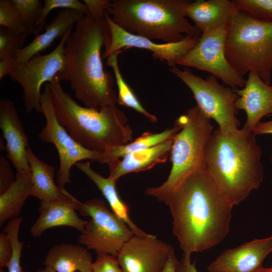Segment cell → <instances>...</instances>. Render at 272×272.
Returning a JSON list of instances; mask_svg holds the SVG:
<instances>
[{"label": "cell", "mask_w": 272, "mask_h": 272, "mask_svg": "<svg viewBox=\"0 0 272 272\" xmlns=\"http://www.w3.org/2000/svg\"><path fill=\"white\" fill-rule=\"evenodd\" d=\"M166 204L172 217L173 234L185 260H190L193 252L220 244L229 232L233 206L207 168L184 179Z\"/></svg>", "instance_id": "obj_1"}, {"label": "cell", "mask_w": 272, "mask_h": 272, "mask_svg": "<svg viewBox=\"0 0 272 272\" xmlns=\"http://www.w3.org/2000/svg\"><path fill=\"white\" fill-rule=\"evenodd\" d=\"M74 29L64 48L65 70L56 76L58 80L69 82L75 96L86 107L98 109L116 105L114 78L104 70L101 54L110 36L105 17L97 19L89 14Z\"/></svg>", "instance_id": "obj_2"}, {"label": "cell", "mask_w": 272, "mask_h": 272, "mask_svg": "<svg viewBox=\"0 0 272 272\" xmlns=\"http://www.w3.org/2000/svg\"><path fill=\"white\" fill-rule=\"evenodd\" d=\"M262 151L252 131L214 130L205 150L207 169L234 206L258 188L264 177Z\"/></svg>", "instance_id": "obj_3"}, {"label": "cell", "mask_w": 272, "mask_h": 272, "mask_svg": "<svg viewBox=\"0 0 272 272\" xmlns=\"http://www.w3.org/2000/svg\"><path fill=\"white\" fill-rule=\"evenodd\" d=\"M47 83L58 121L78 143L102 152L133 141L128 119L116 105L98 109L82 106L64 91L57 77Z\"/></svg>", "instance_id": "obj_4"}, {"label": "cell", "mask_w": 272, "mask_h": 272, "mask_svg": "<svg viewBox=\"0 0 272 272\" xmlns=\"http://www.w3.org/2000/svg\"><path fill=\"white\" fill-rule=\"evenodd\" d=\"M186 0H113L106 13L126 31L165 43L186 35L199 37L201 32L184 15Z\"/></svg>", "instance_id": "obj_5"}, {"label": "cell", "mask_w": 272, "mask_h": 272, "mask_svg": "<svg viewBox=\"0 0 272 272\" xmlns=\"http://www.w3.org/2000/svg\"><path fill=\"white\" fill-rule=\"evenodd\" d=\"M175 123L180 130L173 139L170 152L172 167L166 180L157 187L147 188L145 193L166 203L177 187L187 176L207 168L205 150L214 126L196 105L179 116Z\"/></svg>", "instance_id": "obj_6"}, {"label": "cell", "mask_w": 272, "mask_h": 272, "mask_svg": "<svg viewBox=\"0 0 272 272\" xmlns=\"http://www.w3.org/2000/svg\"><path fill=\"white\" fill-rule=\"evenodd\" d=\"M226 59L241 76L256 73L265 83L272 77V21L256 19L237 10L227 29Z\"/></svg>", "instance_id": "obj_7"}, {"label": "cell", "mask_w": 272, "mask_h": 272, "mask_svg": "<svg viewBox=\"0 0 272 272\" xmlns=\"http://www.w3.org/2000/svg\"><path fill=\"white\" fill-rule=\"evenodd\" d=\"M170 71L191 90L196 106L205 116L215 120L224 131L238 129L240 123L236 115L235 102L239 96L235 89L220 84L218 79L209 74L205 79L188 69L170 67Z\"/></svg>", "instance_id": "obj_8"}, {"label": "cell", "mask_w": 272, "mask_h": 272, "mask_svg": "<svg viewBox=\"0 0 272 272\" xmlns=\"http://www.w3.org/2000/svg\"><path fill=\"white\" fill-rule=\"evenodd\" d=\"M83 216L90 217L78 242L97 254L117 257L124 243L134 234L128 226L111 212L102 199L93 198L77 205Z\"/></svg>", "instance_id": "obj_9"}, {"label": "cell", "mask_w": 272, "mask_h": 272, "mask_svg": "<svg viewBox=\"0 0 272 272\" xmlns=\"http://www.w3.org/2000/svg\"><path fill=\"white\" fill-rule=\"evenodd\" d=\"M40 103L45 125L38 134L43 142L54 145L57 151L59 166L56 174L57 185L64 189L71 182V170L77 163L84 160L98 161L100 152L89 150L76 142L58 121L55 113L51 91L46 83L41 95Z\"/></svg>", "instance_id": "obj_10"}, {"label": "cell", "mask_w": 272, "mask_h": 272, "mask_svg": "<svg viewBox=\"0 0 272 272\" xmlns=\"http://www.w3.org/2000/svg\"><path fill=\"white\" fill-rule=\"evenodd\" d=\"M73 30L69 31L57 46L50 53H38L25 63L16 66L9 75L23 90V100L26 113L35 110L41 113L40 89L65 71L66 60L64 48L66 40Z\"/></svg>", "instance_id": "obj_11"}, {"label": "cell", "mask_w": 272, "mask_h": 272, "mask_svg": "<svg viewBox=\"0 0 272 272\" xmlns=\"http://www.w3.org/2000/svg\"><path fill=\"white\" fill-rule=\"evenodd\" d=\"M228 26L201 33L197 43L178 60L177 65L208 72L233 89L242 88L246 80L231 66L225 56Z\"/></svg>", "instance_id": "obj_12"}, {"label": "cell", "mask_w": 272, "mask_h": 272, "mask_svg": "<svg viewBox=\"0 0 272 272\" xmlns=\"http://www.w3.org/2000/svg\"><path fill=\"white\" fill-rule=\"evenodd\" d=\"M110 36L105 43L102 58H107L122 48L136 47L152 52L154 58L166 61L171 67L188 53L197 43L199 37L186 35L180 41L173 43H157L148 38L129 33L116 25L106 13Z\"/></svg>", "instance_id": "obj_13"}, {"label": "cell", "mask_w": 272, "mask_h": 272, "mask_svg": "<svg viewBox=\"0 0 272 272\" xmlns=\"http://www.w3.org/2000/svg\"><path fill=\"white\" fill-rule=\"evenodd\" d=\"M173 247L156 236H132L116 257L123 272H161Z\"/></svg>", "instance_id": "obj_14"}, {"label": "cell", "mask_w": 272, "mask_h": 272, "mask_svg": "<svg viewBox=\"0 0 272 272\" xmlns=\"http://www.w3.org/2000/svg\"><path fill=\"white\" fill-rule=\"evenodd\" d=\"M272 252V236L255 239L224 251L208 267L209 272H256Z\"/></svg>", "instance_id": "obj_15"}, {"label": "cell", "mask_w": 272, "mask_h": 272, "mask_svg": "<svg viewBox=\"0 0 272 272\" xmlns=\"http://www.w3.org/2000/svg\"><path fill=\"white\" fill-rule=\"evenodd\" d=\"M0 128L6 141L7 156L16 172L31 174L26 156L27 149L29 147L28 138L15 105L9 99L0 100Z\"/></svg>", "instance_id": "obj_16"}, {"label": "cell", "mask_w": 272, "mask_h": 272, "mask_svg": "<svg viewBox=\"0 0 272 272\" xmlns=\"http://www.w3.org/2000/svg\"><path fill=\"white\" fill-rule=\"evenodd\" d=\"M235 91L239 96L236 107L238 110H244L247 115L244 126L253 132L263 117L272 115V85L250 72L244 87Z\"/></svg>", "instance_id": "obj_17"}, {"label": "cell", "mask_w": 272, "mask_h": 272, "mask_svg": "<svg viewBox=\"0 0 272 272\" xmlns=\"http://www.w3.org/2000/svg\"><path fill=\"white\" fill-rule=\"evenodd\" d=\"M236 10L232 1L196 0L185 5L184 13L203 33L228 26Z\"/></svg>", "instance_id": "obj_18"}, {"label": "cell", "mask_w": 272, "mask_h": 272, "mask_svg": "<svg viewBox=\"0 0 272 272\" xmlns=\"http://www.w3.org/2000/svg\"><path fill=\"white\" fill-rule=\"evenodd\" d=\"M79 200L54 202L41 201L38 208L39 215L30 229L33 237L40 236L45 230L57 226H69L82 232L88 223L80 218L76 212Z\"/></svg>", "instance_id": "obj_19"}, {"label": "cell", "mask_w": 272, "mask_h": 272, "mask_svg": "<svg viewBox=\"0 0 272 272\" xmlns=\"http://www.w3.org/2000/svg\"><path fill=\"white\" fill-rule=\"evenodd\" d=\"M85 16L82 13L71 9H62L45 27L42 34L35 36L33 40L24 46L15 56L16 66L40 53L49 47L56 39L62 38L76 23Z\"/></svg>", "instance_id": "obj_20"}, {"label": "cell", "mask_w": 272, "mask_h": 272, "mask_svg": "<svg viewBox=\"0 0 272 272\" xmlns=\"http://www.w3.org/2000/svg\"><path fill=\"white\" fill-rule=\"evenodd\" d=\"M174 138L155 146L128 154L122 160L111 163L108 165V178L116 182L126 174L145 171L165 163L170 156Z\"/></svg>", "instance_id": "obj_21"}, {"label": "cell", "mask_w": 272, "mask_h": 272, "mask_svg": "<svg viewBox=\"0 0 272 272\" xmlns=\"http://www.w3.org/2000/svg\"><path fill=\"white\" fill-rule=\"evenodd\" d=\"M26 156L31 169L32 196L41 202L71 200L75 198L55 184L53 166L40 160L30 147L27 149Z\"/></svg>", "instance_id": "obj_22"}, {"label": "cell", "mask_w": 272, "mask_h": 272, "mask_svg": "<svg viewBox=\"0 0 272 272\" xmlns=\"http://www.w3.org/2000/svg\"><path fill=\"white\" fill-rule=\"evenodd\" d=\"M92 256L87 248L72 243L55 245L43 261L56 272H93Z\"/></svg>", "instance_id": "obj_23"}, {"label": "cell", "mask_w": 272, "mask_h": 272, "mask_svg": "<svg viewBox=\"0 0 272 272\" xmlns=\"http://www.w3.org/2000/svg\"><path fill=\"white\" fill-rule=\"evenodd\" d=\"M75 165L98 187L108 202L112 212L128 226L134 235L140 236L150 235L138 227L130 218L128 206L121 199L117 193L116 181L108 177L105 178L95 172L91 168L89 161L80 162Z\"/></svg>", "instance_id": "obj_24"}, {"label": "cell", "mask_w": 272, "mask_h": 272, "mask_svg": "<svg viewBox=\"0 0 272 272\" xmlns=\"http://www.w3.org/2000/svg\"><path fill=\"white\" fill-rule=\"evenodd\" d=\"M33 193L31 174L16 172L15 181L0 194V227L5 221L19 217L27 198Z\"/></svg>", "instance_id": "obj_25"}, {"label": "cell", "mask_w": 272, "mask_h": 272, "mask_svg": "<svg viewBox=\"0 0 272 272\" xmlns=\"http://www.w3.org/2000/svg\"><path fill=\"white\" fill-rule=\"evenodd\" d=\"M180 130V127L174 123L172 128L166 129L161 132H145L127 144L113 147L100 152L98 162L101 164L109 165L128 154L144 150L170 140Z\"/></svg>", "instance_id": "obj_26"}, {"label": "cell", "mask_w": 272, "mask_h": 272, "mask_svg": "<svg viewBox=\"0 0 272 272\" xmlns=\"http://www.w3.org/2000/svg\"><path fill=\"white\" fill-rule=\"evenodd\" d=\"M121 52V50L114 52L107 58L106 62V64L112 69L116 78L118 88L117 103L136 110L151 122H156L157 117L145 109L122 76L118 63V56Z\"/></svg>", "instance_id": "obj_27"}, {"label": "cell", "mask_w": 272, "mask_h": 272, "mask_svg": "<svg viewBox=\"0 0 272 272\" xmlns=\"http://www.w3.org/2000/svg\"><path fill=\"white\" fill-rule=\"evenodd\" d=\"M0 25L20 34H30L13 0L0 1Z\"/></svg>", "instance_id": "obj_28"}, {"label": "cell", "mask_w": 272, "mask_h": 272, "mask_svg": "<svg viewBox=\"0 0 272 272\" xmlns=\"http://www.w3.org/2000/svg\"><path fill=\"white\" fill-rule=\"evenodd\" d=\"M41 17L35 25L32 34L37 36L45 28L49 13L55 9H71L86 15L89 14L86 5L78 0H44Z\"/></svg>", "instance_id": "obj_29"}, {"label": "cell", "mask_w": 272, "mask_h": 272, "mask_svg": "<svg viewBox=\"0 0 272 272\" xmlns=\"http://www.w3.org/2000/svg\"><path fill=\"white\" fill-rule=\"evenodd\" d=\"M22 217H17L10 220L3 231L10 236L13 245V254L8 267V272H30L24 271L20 264L21 252L24 246V242L19 240V232Z\"/></svg>", "instance_id": "obj_30"}, {"label": "cell", "mask_w": 272, "mask_h": 272, "mask_svg": "<svg viewBox=\"0 0 272 272\" xmlns=\"http://www.w3.org/2000/svg\"><path fill=\"white\" fill-rule=\"evenodd\" d=\"M27 36L0 27V60L15 56L23 47Z\"/></svg>", "instance_id": "obj_31"}, {"label": "cell", "mask_w": 272, "mask_h": 272, "mask_svg": "<svg viewBox=\"0 0 272 272\" xmlns=\"http://www.w3.org/2000/svg\"><path fill=\"white\" fill-rule=\"evenodd\" d=\"M30 34L39 20L43 8L41 0H13Z\"/></svg>", "instance_id": "obj_32"}, {"label": "cell", "mask_w": 272, "mask_h": 272, "mask_svg": "<svg viewBox=\"0 0 272 272\" xmlns=\"http://www.w3.org/2000/svg\"><path fill=\"white\" fill-rule=\"evenodd\" d=\"M235 8L251 17L263 21H272V0H233Z\"/></svg>", "instance_id": "obj_33"}, {"label": "cell", "mask_w": 272, "mask_h": 272, "mask_svg": "<svg viewBox=\"0 0 272 272\" xmlns=\"http://www.w3.org/2000/svg\"><path fill=\"white\" fill-rule=\"evenodd\" d=\"M93 272H123L116 257L106 253H98L93 263Z\"/></svg>", "instance_id": "obj_34"}, {"label": "cell", "mask_w": 272, "mask_h": 272, "mask_svg": "<svg viewBox=\"0 0 272 272\" xmlns=\"http://www.w3.org/2000/svg\"><path fill=\"white\" fill-rule=\"evenodd\" d=\"M13 254V245L8 234H0V268L8 267Z\"/></svg>", "instance_id": "obj_35"}, {"label": "cell", "mask_w": 272, "mask_h": 272, "mask_svg": "<svg viewBox=\"0 0 272 272\" xmlns=\"http://www.w3.org/2000/svg\"><path fill=\"white\" fill-rule=\"evenodd\" d=\"M8 161L2 155L0 156V194L5 192L15 181Z\"/></svg>", "instance_id": "obj_36"}, {"label": "cell", "mask_w": 272, "mask_h": 272, "mask_svg": "<svg viewBox=\"0 0 272 272\" xmlns=\"http://www.w3.org/2000/svg\"><path fill=\"white\" fill-rule=\"evenodd\" d=\"M83 2L87 7L89 14L97 19L105 18L106 11L111 2L109 0H83Z\"/></svg>", "instance_id": "obj_37"}, {"label": "cell", "mask_w": 272, "mask_h": 272, "mask_svg": "<svg viewBox=\"0 0 272 272\" xmlns=\"http://www.w3.org/2000/svg\"><path fill=\"white\" fill-rule=\"evenodd\" d=\"M15 56L0 60V80L6 76H9L16 66Z\"/></svg>", "instance_id": "obj_38"}, {"label": "cell", "mask_w": 272, "mask_h": 272, "mask_svg": "<svg viewBox=\"0 0 272 272\" xmlns=\"http://www.w3.org/2000/svg\"><path fill=\"white\" fill-rule=\"evenodd\" d=\"M195 262L192 263L190 260H185L182 258L181 261L178 260L176 266V272H198L195 265Z\"/></svg>", "instance_id": "obj_39"}, {"label": "cell", "mask_w": 272, "mask_h": 272, "mask_svg": "<svg viewBox=\"0 0 272 272\" xmlns=\"http://www.w3.org/2000/svg\"><path fill=\"white\" fill-rule=\"evenodd\" d=\"M253 133L255 135L265 134H272V120L259 122L253 130ZM270 161L272 162V157Z\"/></svg>", "instance_id": "obj_40"}, {"label": "cell", "mask_w": 272, "mask_h": 272, "mask_svg": "<svg viewBox=\"0 0 272 272\" xmlns=\"http://www.w3.org/2000/svg\"><path fill=\"white\" fill-rule=\"evenodd\" d=\"M178 259L176 258L174 248L171 250L167 262L161 272H176V266Z\"/></svg>", "instance_id": "obj_41"}, {"label": "cell", "mask_w": 272, "mask_h": 272, "mask_svg": "<svg viewBox=\"0 0 272 272\" xmlns=\"http://www.w3.org/2000/svg\"><path fill=\"white\" fill-rule=\"evenodd\" d=\"M36 272H56V271L52 267L45 266V267L44 268L38 269L36 271Z\"/></svg>", "instance_id": "obj_42"}, {"label": "cell", "mask_w": 272, "mask_h": 272, "mask_svg": "<svg viewBox=\"0 0 272 272\" xmlns=\"http://www.w3.org/2000/svg\"><path fill=\"white\" fill-rule=\"evenodd\" d=\"M256 272H272V266L270 267H261Z\"/></svg>", "instance_id": "obj_43"}]
</instances>
